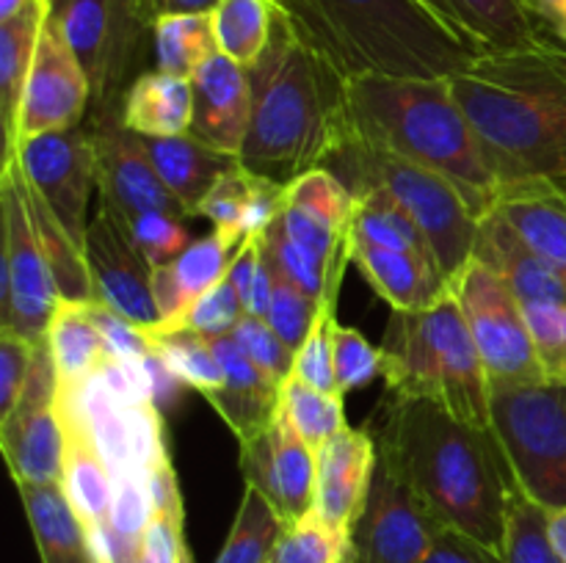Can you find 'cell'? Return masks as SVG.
Instances as JSON below:
<instances>
[{"label": "cell", "instance_id": "6da1fadb", "mask_svg": "<svg viewBox=\"0 0 566 563\" xmlns=\"http://www.w3.org/2000/svg\"><path fill=\"white\" fill-rule=\"evenodd\" d=\"M376 447L442 528L501 555L512 478L490 431L453 417L434 401L392 397Z\"/></svg>", "mask_w": 566, "mask_h": 563}, {"label": "cell", "instance_id": "7a4b0ae2", "mask_svg": "<svg viewBox=\"0 0 566 563\" xmlns=\"http://www.w3.org/2000/svg\"><path fill=\"white\" fill-rule=\"evenodd\" d=\"M249 77L252 121L238 155L249 174L287 188L340 152L352 130L348 81L298 36L280 6Z\"/></svg>", "mask_w": 566, "mask_h": 563}, {"label": "cell", "instance_id": "3957f363", "mask_svg": "<svg viewBox=\"0 0 566 563\" xmlns=\"http://www.w3.org/2000/svg\"><path fill=\"white\" fill-rule=\"evenodd\" d=\"M451 92L501 182H566V47L542 42L484 53L451 75Z\"/></svg>", "mask_w": 566, "mask_h": 563}, {"label": "cell", "instance_id": "277c9868", "mask_svg": "<svg viewBox=\"0 0 566 563\" xmlns=\"http://www.w3.org/2000/svg\"><path fill=\"white\" fill-rule=\"evenodd\" d=\"M346 81L451 77L486 53L429 0H274Z\"/></svg>", "mask_w": 566, "mask_h": 563}, {"label": "cell", "instance_id": "5b68a950", "mask_svg": "<svg viewBox=\"0 0 566 563\" xmlns=\"http://www.w3.org/2000/svg\"><path fill=\"white\" fill-rule=\"evenodd\" d=\"M348 119L352 141L437 171L457 185L475 219L490 215L501 180L453 97L451 77H354Z\"/></svg>", "mask_w": 566, "mask_h": 563}, {"label": "cell", "instance_id": "8992f818", "mask_svg": "<svg viewBox=\"0 0 566 563\" xmlns=\"http://www.w3.org/2000/svg\"><path fill=\"white\" fill-rule=\"evenodd\" d=\"M379 348L392 397L434 401L490 431V379L453 293L423 312H392Z\"/></svg>", "mask_w": 566, "mask_h": 563}, {"label": "cell", "instance_id": "52a82bcc", "mask_svg": "<svg viewBox=\"0 0 566 563\" xmlns=\"http://www.w3.org/2000/svg\"><path fill=\"white\" fill-rule=\"evenodd\" d=\"M326 169L335 171L348 191L374 188L390 196L431 243L448 285L468 268L481 221L446 177L352 138L326 163Z\"/></svg>", "mask_w": 566, "mask_h": 563}, {"label": "cell", "instance_id": "ba28073f", "mask_svg": "<svg viewBox=\"0 0 566 563\" xmlns=\"http://www.w3.org/2000/svg\"><path fill=\"white\" fill-rule=\"evenodd\" d=\"M490 434L523 495L547 511L566 508V384L490 386Z\"/></svg>", "mask_w": 566, "mask_h": 563}, {"label": "cell", "instance_id": "9c48e42d", "mask_svg": "<svg viewBox=\"0 0 566 563\" xmlns=\"http://www.w3.org/2000/svg\"><path fill=\"white\" fill-rule=\"evenodd\" d=\"M50 22L64 36L92 86L88 125L119 119L144 33L136 0H50Z\"/></svg>", "mask_w": 566, "mask_h": 563}, {"label": "cell", "instance_id": "30bf717a", "mask_svg": "<svg viewBox=\"0 0 566 563\" xmlns=\"http://www.w3.org/2000/svg\"><path fill=\"white\" fill-rule=\"evenodd\" d=\"M0 331L44 342L50 320L61 304V293L33 230L31 210L17 177V160H6L0 174Z\"/></svg>", "mask_w": 566, "mask_h": 563}, {"label": "cell", "instance_id": "8fae6325", "mask_svg": "<svg viewBox=\"0 0 566 563\" xmlns=\"http://www.w3.org/2000/svg\"><path fill=\"white\" fill-rule=\"evenodd\" d=\"M451 293L468 320L490 386L545 381L523 304L501 276L473 257L451 282Z\"/></svg>", "mask_w": 566, "mask_h": 563}, {"label": "cell", "instance_id": "7c38bea8", "mask_svg": "<svg viewBox=\"0 0 566 563\" xmlns=\"http://www.w3.org/2000/svg\"><path fill=\"white\" fill-rule=\"evenodd\" d=\"M83 259L92 279V301L125 315L138 329H158L160 312L153 293L155 265L142 252L125 215L103 199L83 241Z\"/></svg>", "mask_w": 566, "mask_h": 563}, {"label": "cell", "instance_id": "4fadbf2b", "mask_svg": "<svg viewBox=\"0 0 566 563\" xmlns=\"http://www.w3.org/2000/svg\"><path fill=\"white\" fill-rule=\"evenodd\" d=\"M440 528L415 491L379 458L352 528L348 563H420Z\"/></svg>", "mask_w": 566, "mask_h": 563}, {"label": "cell", "instance_id": "5bb4252c", "mask_svg": "<svg viewBox=\"0 0 566 563\" xmlns=\"http://www.w3.org/2000/svg\"><path fill=\"white\" fill-rule=\"evenodd\" d=\"M59 373L48 340L33 353L25 390L14 412L0 419V447L14 484L61 480L64 467V428L59 419Z\"/></svg>", "mask_w": 566, "mask_h": 563}, {"label": "cell", "instance_id": "9a60e30c", "mask_svg": "<svg viewBox=\"0 0 566 563\" xmlns=\"http://www.w3.org/2000/svg\"><path fill=\"white\" fill-rule=\"evenodd\" d=\"M14 160L33 191L44 199L72 241L83 248L88 219V199L94 180V152L88 127L42 132L17 144Z\"/></svg>", "mask_w": 566, "mask_h": 563}, {"label": "cell", "instance_id": "2e32d148", "mask_svg": "<svg viewBox=\"0 0 566 563\" xmlns=\"http://www.w3.org/2000/svg\"><path fill=\"white\" fill-rule=\"evenodd\" d=\"M94 152V180L103 202L114 204L127 221L144 213H169L193 219L191 210L166 188L149 160L144 138L127 130L122 119L88 125Z\"/></svg>", "mask_w": 566, "mask_h": 563}, {"label": "cell", "instance_id": "e0dca14e", "mask_svg": "<svg viewBox=\"0 0 566 563\" xmlns=\"http://www.w3.org/2000/svg\"><path fill=\"white\" fill-rule=\"evenodd\" d=\"M280 224L285 235L346 276L354 259V193L326 166L307 171L285 188Z\"/></svg>", "mask_w": 566, "mask_h": 563}, {"label": "cell", "instance_id": "ac0fdd59", "mask_svg": "<svg viewBox=\"0 0 566 563\" xmlns=\"http://www.w3.org/2000/svg\"><path fill=\"white\" fill-rule=\"evenodd\" d=\"M241 472L249 486L269 497L285 524L298 522L315 508L318 456L282 412L263 434L241 442Z\"/></svg>", "mask_w": 566, "mask_h": 563}, {"label": "cell", "instance_id": "d6986e66", "mask_svg": "<svg viewBox=\"0 0 566 563\" xmlns=\"http://www.w3.org/2000/svg\"><path fill=\"white\" fill-rule=\"evenodd\" d=\"M88 103H92V86L86 72L48 17L22 97L20 141L42 132L81 127L88 114Z\"/></svg>", "mask_w": 566, "mask_h": 563}, {"label": "cell", "instance_id": "ffe728a7", "mask_svg": "<svg viewBox=\"0 0 566 563\" xmlns=\"http://www.w3.org/2000/svg\"><path fill=\"white\" fill-rule=\"evenodd\" d=\"M193 116L191 130L197 141L227 155H241L252 121V77L247 66L216 50L191 75Z\"/></svg>", "mask_w": 566, "mask_h": 563}, {"label": "cell", "instance_id": "44dd1931", "mask_svg": "<svg viewBox=\"0 0 566 563\" xmlns=\"http://www.w3.org/2000/svg\"><path fill=\"white\" fill-rule=\"evenodd\" d=\"M315 456H318L315 511L326 524L352 539V528L363 511L370 478L379 461L376 436H370L365 428L346 425Z\"/></svg>", "mask_w": 566, "mask_h": 563}, {"label": "cell", "instance_id": "7402d4cb", "mask_svg": "<svg viewBox=\"0 0 566 563\" xmlns=\"http://www.w3.org/2000/svg\"><path fill=\"white\" fill-rule=\"evenodd\" d=\"M492 215L506 221L520 241L566 279V188L545 177L501 182Z\"/></svg>", "mask_w": 566, "mask_h": 563}, {"label": "cell", "instance_id": "603a6c76", "mask_svg": "<svg viewBox=\"0 0 566 563\" xmlns=\"http://www.w3.org/2000/svg\"><path fill=\"white\" fill-rule=\"evenodd\" d=\"M216 359L224 370V384L210 392L208 401L235 431L238 442H249L263 434L280 412V384L271 381L247 353L241 351L232 334L208 337Z\"/></svg>", "mask_w": 566, "mask_h": 563}, {"label": "cell", "instance_id": "cb8c5ba5", "mask_svg": "<svg viewBox=\"0 0 566 563\" xmlns=\"http://www.w3.org/2000/svg\"><path fill=\"white\" fill-rule=\"evenodd\" d=\"M235 252V243L227 241L221 232L213 230L210 235L197 237L175 263L155 268L153 293L160 312V326L153 331H175L180 320L188 315V309L210 287H216L224 279Z\"/></svg>", "mask_w": 566, "mask_h": 563}, {"label": "cell", "instance_id": "d4e9b609", "mask_svg": "<svg viewBox=\"0 0 566 563\" xmlns=\"http://www.w3.org/2000/svg\"><path fill=\"white\" fill-rule=\"evenodd\" d=\"M473 257L501 276L523 307L566 301V279L539 254L531 252L517 232L497 215H484L475 235Z\"/></svg>", "mask_w": 566, "mask_h": 563}, {"label": "cell", "instance_id": "484cf974", "mask_svg": "<svg viewBox=\"0 0 566 563\" xmlns=\"http://www.w3.org/2000/svg\"><path fill=\"white\" fill-rule=\"evenodd\" d=\"M354 265L368 285L390 304L392 312H423L451 296L440 265L426 263L409 252L374 246L354 237Z\"/></svg>", "mask_w": 566, "mask_h": 563}, {"label": "cell", "instance_id": "4316f807", "mask_svg": "<svg viewBox=\"0 0 566 563\" xmlns=\"http://www.w3.org/2000/svg\"><path fill=\"white\" fill-rule=\"evenodd\" d=\"M59 408L61 428H64V467H61V486L70 497L86 530L108 524L111 500H114V475L94 447L92 434L81 414L70 406Z\"/></svg>", "mask_w": 566, "mask_h": 563}, {"label": "cell", "instance_id": "83f0119b", "mask_svg": "<svg viewBox=\"0 0 566 563\" xmlns=\"http://www.w3.org/2000/svg\"><path fill=\"white\" fill-rule=\"evenodd\" d=\"M50 17V0H31L20 14L0 22V119H3V163L14 158L20 141V110L25 83L36 59L39 36Z\"/></svg>", "mask_w": 566, "mask_h": 563}, {"label": "cell", "instance_id": "f1b7e54d", "mask_svg": "<svg viewBox=\"0 0 566 563\" xmlns=\"http://www.w3.org/2000/svg\"><path fill=\"white\" fill-rule=\"evenodd\" d=\"M25 506L33 539L42 563H97L94 561L88 530L72 508L61 480L50 484H17Z\"/></svg>", "mask_w": 566, "mask_h": 563}, {"label": "cell", "instance_id": "f546056e", "mask_svg": "<svg viewBox=\"0 0 566 563\" xmlns=\"http://www.w3.org/2000/svg\"><path fill=\"white\" fill-rule=\"evenodd\" d=\"M144 138L149 160H153L155 171L160 180L166 182L171 193L191 210V215H199V204L210 193V188L241 166L235 155L219 152V149L208 147V144L197 141L193 136H166V138Z\"/></svg>", "mask_w": 566, "mask_h": 563}, {"label": "cell", "instance_id": "4dcf8cb0", "mask_svg": "<svg viewBox=\"0 0 566 563\" xmlns=\"http://www.w3.org/2000/svg\"><path fill=\"white\" fill-rule=\"evenodd\" d=\"M429 3L486 53H512L547 42L523 0H429Z\"/></svg>", "mask_w": 566, "mask_h": 563}, {"label": "cell", "instance_id": "1f68e13d", "mask_svg": "<svg viewBox=\"0 0 566 563\" xmlns=\"http://www.w3.org/2000/svg\"><path fill=\"white\" fill-rule=\"evenodd\" d=\"M193 88L191 77L169 72H142L122 99L119 119L127 130L149 138L186 136L191 130Z\"/></svg>", "mask_w": 566, "mask_h": 563}, {"label": "cell", "instance_id": "d6a6232c", "mask_svg": "<svg viewBox=\"0 0 566 563\" xmlns=\"http://www.w3.org/2000/svg\"><path fill=\"white\" fill-rule=\"evenodd\" d=\"M48 346L53 351L59 392H75L86 384L105 357V340L88 312V301H61L48 329Z\"/></svg>", "mask_w": 566, "mask_h": 563}, {"label": "cell", "instance_id": "836d02e7", "mask_svg": "<svg viewBox=\"0 0 566 563\" xmlns=\"http://www.w3.org/2000/svg\"><path fill=\"white\" fill-rule=\"evenodd\" d=\"M17 177H20V188L22 196H25L28 202V210H31L33 230H36L39 243H42L44 248V257H48L50 268H53L61 301H92V279H88L83 248L72 241L70 232H66L64 226H61V221L53 215V210H50L48 204H44V199L33 191L31 182L22 174L20 163H17Z\"/></svg>", "mask_w": 566, "mask_h": 563}, {"label": "cell", "instance_id": "e575fe53", "mask_svg": "<svg viewBox=\"0 0 566 563\" xmlns=\"http://www.w3.org/2000/svg\"><path fill=\"white\" fill-rule=\"evenodd\" d=\"M354 193V237L374 246L409 252L426 263H437V254L420 226L381 191L359 188Z\"/></svg>", "mask_w": 566, "mask_h": 563}, {"label": "cell", "instance_id": "d590c367", "mask_svg": "<svg viewBox=\"0 0 566 563\" xmlns=\"http://www.w3.org/2000/svg\"><path fill=\"white\" fill-rule=\"evenodd\" d=\"M216 44L241 66H254L271 42L276 20L274 0H221L213 11Z\"/></svg>", "mask_w": 566, "mask_h": 563}, {"label": "cell", "instance_id": "8d00e7d4", "mask_svg": "<svg viewBox=\"0 0 566 563\" xmlns=\"http://www.w3.org/2000/svg\"><path fill=\"white\" fill-rule=\"evenodd\" d=\"M282 530L285 519L280 517V511L271 506L263 491L247 484L235 522L216 563H274Z\"/></svg>", "mask_w": 566, "mask_h": 563}, {"label": "cell", "instance_id": "74e56055", "mask_svg": "<svg viewBox=\"0 0 566 563\" xmlns=\"http://www.w3.org/2000/svg\"><path fill=\"white\" fill-rule=\"evenodd\" d=\"M280 412L315 453L348 425L340 392L318 390V386L298 379L296 373L282 381Z\"/></svg>", "mask_w": 566, "mask_h": 563}, {"label": "cell", "instance_id": "f35d334b", "mask_svg": "<svg viewBox=\"0 0 566 563\" xmlns=\"http://www.w3.org/2000/svg\"><path fill=\"white\" fill-rule=\"evenodd\" d=\"M155 66L169 75L191 77L219 50L210 14H175L153 25Z\"/></svg>", "mask_w": 566, "mask_h": 563}, {"label": "cell", "instance_id": "ab89813d", "mask_svg": "<svg viewBox=\"0 0 566 563\" xmlns=\"http://www.w3.org/2000/svg\"><path fill=\"white\" fill-rule=\"evenodd\" d=\"M149 346L155 357L164 359L166 368L177 375L186 386L202 392L205 397L224 384V370L216 359L213 346L205 334L197 331H147Z\"/></svg>", "mask_w": 566, "mask_h": 563}, {"label": "cell", "instance_id": "60d3db41", "mask_svg": "<svg viewBox=\"0 0 566 563\" xmlns=\"http://www.w3.org/2000/svg\"><path fill=\"white\" fill-rule=\"evenodd\" d=\"M503 563H564L551 535V511L512 484L503 533Z\"/></svg>", "mask_w": 566, "mask_h": 563}, {"label": "cell", "instance_id": "b9f144b4", "mask_svg": "<svg viewBox=\"0 0 566 563\" xmlns=\"http://www.w3.org/2000/svg\"><path fill=\"white\" fill-rule=\"evenodd\" d=\"M260 243H263V252L269 254L271 265L276 268V274L285 276L291 285H296L298 290L313 296L315 301L321 298H329L340 293V274H332L324 263H321L315 254H310L307 248H302L298 243H293L291 237L282 230L280 219L269 226V230L260 235Z\"/></svg>", "mask_w": 566, "mask_h": 563}, {"label": "cell", "instance_id": "7bdbcfd3", "mask_svg": "<svg viewBox=\"0 0 566 563\" xmlns=\"http://www.w3.org/2000/svg\"><path fill=\"white\" fill-rule=\"evenodd\" d=\"M352 539L326 524L318 511H310L298 522L285 524L274 563H348Z\"/></svg>", "mask_w": 566, "mask_h": 563}, {"label": "cell", "instance_id": "ee69618b", "mask_svg": "<svg viewBox=\"0 0 566 563\" xmlns=\"http://www.w3.org/2000/svg\"><path fill=\"white\" fill-rule=\"evenodd\" d=\"M335 296L321 298L318 312H315L313 326L296 351V364H293V373L298 379L324 392H340L335 381Z\"/></svg>", "mask_w": 566, "mask_h": 563}, {"label": "cell", "instance_id": "f6af8a7d", "mask_svg": "<svg viewBox=\"0 0 566 563\" xmlns=\"http://www.w3.org/2000/svg\"><path fill=\"white\" fill-rule=\"evenodd\" d=\"M254 191V177L249 174L243 166H235L232 171H227L210 193L205 196V202L199 204V215L213 224L216 232L232 241L235 246H241L247 232H243V221H247L249 202H252Z\"/></svg>", "mask_w": 566, "mask_h": 563}, {"label": "cell", "instance_id": "bcb514c9", "mask_svg": "<svg viewBox=\"0 0 566 563\" xmlns=\"http://www.w3.org/2000/svg\"><path fill=\"white\" fill-rule=\"evenodd\" d=\"M155 517L153 497H149L147 475L142 469H127L114 478V500L108 513V533L114 539L138 544V539L147 530L149 519Z\"/></svg>", "mask_w": 566, "mask_h": 563}, {"label": "cell", "instance_id": "7dc6e473", "mask_svg": "<svg viewBox=\"0 0 566 563\" xmlns=\"http://www.w3.org/2000/svg\"><path fill=\"white\" fill-rule=\"evenodd\" d=\"M523 309L545 379L566 384V301L528 304Z\"/></svg>", "mask_w": 566, "mask_h": 563}, {"label": "cell", "instance_id": "c3c4849f", "mask_svg": "<svg viewBox=\"0 0 566 563\" xmlns=\"http://www.w3.org/2000/svg\"><path fill=\"white\" fill-rule=\"evenodd\" d=\"M232 340L241 346V351L269 375L271 381L282 386V381L293 373L296 364V351L282 342V337L271 329L265 318H254V315H243L238 326L232 329Z\"/></svg>", "mask_w": 566, "mask_h": 563}, {"label": "cell", "instance_id": "681fc988", "mask_svg": "<svg viewBox=\"0 0 566 563\" xmlns=\"http://www.w3.org/2000/svg\"><path fill=\"white\" fill-rule=\"evenodd\" d=\"M385 373V353L352 326H335V381L340 395Z\"/></svg>", "mask_w": 566, "mask_h": 563}, {"label": "cell", "instance_id": "f907efd6", "mask_svg": "<svg viewBox=\"0 0 566 563\" xmlns=\"http://www.w3.org/2000/svg\"><path fill=\"white\" fill-rule=\"evenodd\" d=\"M243 315H247V309H243L241 296H238L230 276H224L219 285L210 287V290L188 309V315L180 320L177 329L197 331V334L205 337H224L232 334V329H235L238 320H241Z\"/></svg>", "mask_w": 566, "mask_h": 563}, {"label": "cell", "instance_id": "816d5d0a", "mask_svg": "<svg viewBox=\"0 0 566 563\" xmlns=\"http://www.w3.org/2000/svg\"><path fill=\"white\" fill-rule=\"evenodd\" d=\"M127 436H130L133 467L142 469L144 475L169 464V445H166L164 412L153 401L125 406Z\"/></svg>", "mask_w": 566, "mask_h": 563}, {"label": "cell", "instance_id": "f5cc1de1", "mask_svg": "<svg viewBox=\"0 0 566 563\" xmlns=\"http://www.w3.org/2000/svg\"><path fill=\"white\" fill-rule=\"evenodd\" d=\"M276 270V268H274ZM315 312H318V301L307 293L298 290L296 285L285 279V276L276 274V285H274V301H271L269 309V323L276 334L282 337L291 351H298L307 337L310 326H313Z\"/></svg>", "mask_w": 566, "mask_h": 563}, {"label": "cell", "instance_id": "db71d44e", "mask_svg": "<svg viewBox=\"0 0 566 563\" xmlns=\"http://www.w3.org/2000/svg\"><path fill=\"white\" fill-rule=\"evenodd\" d=\"M127 224H130L138 246H142V252L147 254V259L155 268L175 263L193 243L186 224L169 213H144L130 219Z\"/></svg>", "mask_w": 566, "mask_h": 563}, {"label": "cell", "instance_id": "11a10c76", "mask_svg": "<svg viewBox=\"0 0 566 563\" xmlns=\"http://www.w3.org/2000/svg\"><path fill=\"white\" fill-rule=\"evenodd\" d=\"M36 346L39 342L22 340L11 331H0V419L14 412L17 401L25 390Z\"/></svg>", "mask_w": 566, "mask_h": 563}, {"label": "cell", "instance_id": "9f6ffc18", "mask_svg": "<svg viewBox=\"0 0 566 563\" xmlns=\"http://www.w3.org/2000/svg\"><path fill=\"white\" fill-rule=\"evenodd\" d=\"M88 312H92L94 323H97L99 334H103L108 357L142 359L153 351L147 331L138 329V326L133 323V320H127L125 315L114 312V309L97 301H88Z\"/></svg>", "mask_w": 566, "mask_h": 563}, {"label": "cell", "instance_id": "6f0895ef", "mask_svg": "<svg viewBox=\"0 0 566 563\" xmlns=\"http://www.w3.org/2000/svg\"><path fill=\"white\" fill-rule=\"evenodd\" d=\"M420 563H503V557L459 530L440 528L434 544Z\"/></svg>", "mask_w": 566, "mask_h": 563}, {"label": "cell", "instance_id": "680465c9", "mask_svg": "<svg viewBox=\"0 0 566 563\" xmlns=\"http://www.w3.org/2000/svg\"><path fill=\"white\" fill-rule=\"evenodd\" d=\"M144 364H147V375H149V392H153V403L164 412L166 406L177 403V397L182 395L186 384L171 373L169 368L164 364V359L155 357L153 351L144 357Z\"/></svg>", "mask_w": 566, "mask_h": 563}, {"label": "cell", "instance_id": "91938a15", "mask_svg": "<svg viewBox=\"0 0 566 563\" xmlns=\"http://www.w3.org/2000/svg\"><path fill=\"white\" fill-rule=\"evenodd\" d=\"M221 0H136L138 14L149 28L164 17L175 14H210Z\"/></svg>", "mask_w": 566, "mask_h": 563}, {"label": "cell", "instance_id": "94428289", "mask_svg": "<svg viewBox=\"0 0 566 563\" xmlns=\"http://www.w3.org/2000/svg\"><path fill=\"white\" fill-rule=\"evenodd\" d=\"M536 25L547 28L566 47V0H523Z\"/></svg>", "mask_w": 566, "mask_h": 563}, {"label": "cell", "instance_id": "6125c7cd", "mask_svg": "<svg viewBox=\"0 0 566 563\" xmlns=\"http://www.w3.org/2000/svg\"><path fill=\"white\" fill-rule=\"evenodd\" d=\"M551 535L558 555H562V561L566 563V508H562V511H551Z\"/></svg>", "mask_w": 566, "mask_h": 563}, {"label": "cell", "instance_id": "be15d7a7", "mask_svg": "<svg viewBox=\"0 0 566 563\" xmlns=\"http://www.w3.org/2000/svg\"><path fill=\"white\" fill-rule=\"evenodd\" d=\"M31 0H0V22L11 20L14 14H20Z\"/></svg>", "mask_w": 566, "mask_h": 563}, {"label": "cell", "instance_id": "e7e4bbea", "mask_svg": "<svg viewBox=\"0 0 566 563\" xmlns=\"http://www.w3.org/2000/svg\"><path fill=\"white\" fill-rule=\"evenodd\" d=\"M564 188H566V182H564Z\"/></svg>", "mask_w": 566, "mask_h": 563}]
</instances>
